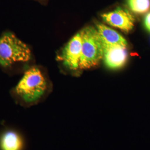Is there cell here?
I'll return each instance as SVG.
<instances>
[{
  "label": "cell",
  "mask_w": 150,
  "mask_h": 150,
  "mask_svg": "<svg viewBox=\"0 0 150 150\" xmlns=\"http://www.w3.org/2000/svg\"><path fill=\"white\" fill-rule=\"evenodd\" d=\"M103 45L104 62L108 69L115 70L121 68L127 59L126 47L115 45Z\"/></svg>",
  "instance_id": "8992f818"
},
{
  "label": "cell",
  "mask_w": 150,
  "mask_h": 150,
  "mask_svg": "<svg viewBox=\"0 0 150 150\" xmlns=\"http://www.w3.org/2000/svg\"><path fill=\"white\" fill-rule=\"evenodd\" d=\"M96 26L103 45H118L127 47V41L118 32L100 23H97Z\"/></svg>",
  "instance_id": "ba28073f"
},
{
  "label": "cell",
  "mask_w": 150,
  "mask_h": 150,
  "mask_svg": "<svg viewBox=\"0 0 150 150\" xmlns=\"http://www.w3.org/2000/svg\"><path fill=\"white\" fill-rule=\"evenodd\" d=\"M129 9L137 14H142L150 8V0H127Z\"/></svg>",
  "instance_id": "9c48e42d"
},
{
  "label": "cell",
  "mask_w": 150,
  "mask_h": 150,
  "mask_svg": "<svg viewBox=\"0 0 150 150\" xmlns=\"http://www.w3.org/2000/svg\"><path fill=\"white\" fill-rule=\"evenodd\" d=\"M31 57L30 49L11 33L0 38V64L6 67L15 62H26Z\"/></svg>",
  "instance_id": "3957f363"
},
{
  "label": "cell",
  "mask_w": 150,
  "mask_h": 150,
  "mask_svg": "<svg viewBox=\"0 0 150 150\" xmlns=\"http://www.w3.org/2000/svg\"><path fill=\"white\" fill-rule=\"evenodd\" d=\"M49 90L48 81L42 71L33 67L25 72L12 93L18 103L27 107L40 102Z\"/></svg>",
  "instance_id": "6da1fadb"
},
{
  "label": "cell",
  "mask_w": 150,
  "mask_h": 150,
  "mask_svg": "<svg viewBox=\"0 0 150 150\" xmlns=\"http://www.w3.org/2000/svg\"><path fill=\"white\" fill-rule=\"evenodd\" d=\"M82 50L79 69H89L98 65L103 57V45L96 28L88 26L80 32Z\"/></svg>",
  "instance_id": "7a4b0ae2"
},
{
  "label": "cell",
  "mask_w": 150,
  "mask_h": 150,
  "mask_svg": "<svg viewBox=\"0 0 150 150\" xmlns=\"http://www.w3.org/2000/svg\"><path fill=\"white\" fill-rule=\"evenodd\" d=\"M102 19L108 24L124 32H130L134 27L135 19L127 9L117 7L115 10L103 13Z\"/></svg>",
  "instance_id": "5b68a950"
},
{
  "label": "cell",
  "mask_w": 150,
  "mask_h": 150,
  "mask_svg": "<svg viewBox=\"0 0 150 150\" xmlns=\"http://www.w3.org/2000/svg\"><path fill=\"white\" fill-rule=\"evenodd\" d=\"M25 140L21 134L14 129H6L0 134V150H23Z\"/></svg>",
  "instance_id": "52a82bcc"
},
{
  "label": "cell",
  "mask_w": 150,
  "mask_h": 150,
  "mask_svg": "<svg viewBox=\"0 0 150 150\" xmlns=\"http://www.w3.org/2000/svg\"><path fill=\"white\" fill-rule=\"evenodd\" d=\"M82 50V38L80 32L76 33L63 48L60 56L64 66L72 71L79 69Z\"/></svg>",
  "instance_id": "277c9868"
},
{
  "label": "cell",
  "mask_w": 150,
  "mask_h": 150,
  "mask_svg": "<svg viewBox=\"0 0 150 150\" xmlns=\"http://www.w3.org/2000/svg\"><path fill=\"white\" fill-rule=\"evenodd\" d=\"M144 25L146 30L150 32V12L145 16Z\"/></svg>",
  "instance_id": "30bf717a"
}]
</instances>
